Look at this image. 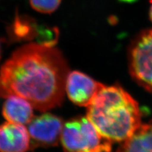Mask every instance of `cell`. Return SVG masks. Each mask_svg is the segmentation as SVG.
I'll list each match as a JSON object with an SVG mask.
<instances>
[{
    "label": "cell",
    "instance_id": "cell-10",
    "mask_svg": "<svg viewBox=\"0 0 152 152\" xmlns=\"http://www.w3.org/2000/svg\"><path fill=\"white\" fill-rule=\"evenodd\" d=\"M40 26L31 17L17 15L9 30V34L16 41L37 39Z\"/></svg>",
    "mask_w": 152,
    "mask_h": 152
},
{
    "label": "cell",
    "instance_id": "cell-2",
    "mask_svg": "<svg viewBox=\"0 0 152 152\" xmlns=\"http://www.w3.org/2000/svg\"><path fill=\"white\" fill-rule=\"evenodd\" d=\"M87 117L112 142H124L141 124L138 103L119 86L103 85L87 107Z\"/></svg>",
    "mask_w": 152,
    "mask_h": 152
},
{
    "label": "cell",
    "instance_id": "cell-9",
    "mask_svg": "<svg viewBox=\"0 0 152 152\" xmlns=\"http://www.w3.org/2000/svg\"><path fill=\"white\" fill-rule=\"evenodd\" d=\"M117 150L152 152V121L141 124L129 138L122 142Z\"/></svg>",
    "mask_w": 152,
    "mask_h": 152
},
{
    "label": "cell",
    "instance_id": "cell-11",
    "mask_svg": "<svg viewBox=\"0 0 152 152\" xmlns=\"http://www.w3.org/2000/svg\"><path fill=\"white\" fill-rule=\"evenodd\" d=\"M62 0H29L31 6L36 11L51 13L57 10Z\"/></svg>",
    "mask_w": 152,
    "mask_h": 152
},
{
    "label": "cell",
    "instance_id": "cell-15",
    "mask_svg": "<svg viewBox=\"0 0 152 152\" xmlns=\"http://www.w3.org/2000/svg\"><path fill=\"white\" fill-rule=\"evenodd\" d=\"M150 1H151V3H152V0H150Z\"/></svg>",
    "mask_w": 152,
    "mask_h": 152
},
{
    "label": "cell",
    "instance_id": "cell-1",
    "mask_svg": "<svg viewBox=\"0 0 152 152\" xmlns=\"http://www.w3.org/2000/svg\"><path fill=\"white\" fill-rule=\"evenodd\" d=\"M69 66L54 46L32 42L19 48L0 69V97L20 96L36 110L60 106L65 93Z\"/></svg>",
    "mask_w": 152,
    "mask_h": 152
},
{
    "label": "cell",
    "instance_id": "cell-6",
    "mask_svg": "<svg viewBox=\"0 0 152 152\" xmlns=\"http://www.w3.org/2000/svg\"><path fill=\"white\" fill-rule=\"evenodd\" d=\"M103 84L79 71L69 72L66 79L65 92L71 102L87 107Z\"/></svg>",
    "mask_w": 152,
    "mask_h": 152
},
{
    "label": "cell",
    "instance_id": "cell-4",
    "mask_svg": "<svg viewBox=\"0 0 152 152\" xmlns=\"http://www.w3.org/2000/svg\"><path fill=\"white\" fill-rule=\"evenodd\" d=\"M129 65L135 81L152 93V28L141 32L132 42Z\"/></svg>",
    "mask_w": 152,
    "mask_h": 152
},
{
    "label": "cell",
    "instance_id": "cell-3",
    "mask_svg": "<svg viewBox=\"0 0 152 152\" xmlns=\"http://www.w3.org/2000/svg\"><path fill=\"white\" fill-rule=\"evenodd\" d=\"M61 144L67 151H110L112 141L99 133L86 117L71 119L64 124Z\"/></svg>",
    "mask_w": 152,
    "mask_h": 152
},
{
    "label": "cell",
    "instance_id": "cell-7",
    "mask_svg": "<svg viewBox=\"0 0 152 152\" xmlns=\"http://www.w3.org/2000/svg\"><path fill=\"white\" fill-rule=\"evenodd\" d=\"M30 149L31 138L25 125L8 121L0 125V151L23 152Z\"/></svg>",
    "mask_w": 152,
    "mask_h": 152
},
{
    "label": "cell",
    "instance_id": "cell-13",
    "mask_svg": "<svg viewBox=\"0 0 152 152\" xmlns=\"http://www.w3.org/2000/svg\"><path fill=\"white\" fill-rule=\"evenodd\" d=\"M149 17H150V20L152 22V4H151V7L150 8V10H149Z\"/></svg>",
    "mask_w": 152,
    "mask_h": 152
},
{
    "label": "cell",
    "instance_id": "cell-12",
    "mask_svg": "<svg viewBox=\"0 0 152 152\" xmlns=\"http://www.w3.org/2000/svg\"><path fill=\"white\" fill-rule=\"evenodd\" d=\"M118 1L122 3H132L136 2L137 1H138V0H118Z\"/></svg>",
    "mask_w": 152,
    "mask_h": 152
},
{
    "label": "cell",
    "instance_id": "cell-8",
    "mask_svg": "<svg viewBox=\"0 0 152 152\" xmlns=\"http://www.w3.org/2000/svg\"><path fill=\"white\" fill-rule=\"evenodd\" d=\"M2 113L8 121L20 124H28L34 117L33 106L27 99L20 96L12 95L6 98Z\"/></svg>",
    "mask_w": 152,
    "mask_h": 152
},
{
    "label": "cell",
    "instance_id": "cell-14",
    "mask_svg": "<svg viewBox=\"0 0 152 152\" xmlns=\"http://www.w3.org/2000/svg\"><path fill=\"white\" fill-rule=\"evenodd\" d=\"M0 58H1V46H0Z\"/></svg>",
    "mask_w": 152,
    "mask_h": 152
},
{
    "label": "cell",
    "instance_id": "cell-5",
    "mask_svg": "<svg viewBox=\"0 0 152 152\" xmlns=\"http://www.w3.org/2000/svg\"><path fill=\"white\" fill-rule=\"evenodd\" d=\"M64 124L61 118L50 113L33 117L27 127L31 148L58 145Z\"/></svg>",
    "mask_w": 152,
    "mask_h": 152
}]
</instances>
